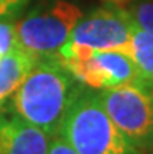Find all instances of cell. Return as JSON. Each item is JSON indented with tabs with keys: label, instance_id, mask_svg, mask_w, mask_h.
Wrapping results in <instances>:
<instances>
[{
	"label": "cell",
	"instance_id": "8fae6325",
	"mask_svg": "<svg viewBox=\"0 0 153 154\" xmlns=\"http://www.w3.org/2000/svg\"><path fill=\"white\" fill-rule=\"evenodd\" d=\"M17 47L19 44L16 38V23L13 20H0V56Z\"/></svg>",
	"mask_w": 153,
	"mask_h": 154
},
{
	"label": "cell",
	"instance_id": "3957f363",
	"mask_svg": "<svg viewBox=\"0 0 153 154\" xmlns=\"http://www.w3.org/2000/svg\"><path fill=\"white\" fill-rule=\"evenodd\" d=\"M134 19L128 10L108 3L83 14L74 26L67 42L58 51L61 59H75L92 51H122L127 55Z\"/></svg>",
	"mask_w": 153,
	"mask_h": 154
},
{
	"label": "cell",
	"instance_id": "30bf717a",
	"mask_svg": "<svg viewBox=\"0 0 153 154\" xmlns=\"http://www.w3.org/2000/svg\"><path fill=\"white\" fill-rule=\"evenodd\" d=\"M128 11L141 28L153 34V2H144L139 5H134Z\"/></svg>",
	"mask_w": 153,
	"mask_h": 154
},
{
	"label": "cell",
	"instance_id": "ba28073f",
	"mask_svg": "<svg viewBox=\"0 0 153 154\" xmlns=\"http://www.w3.org/2000/svg\"><path fill=\"white\" fill-rule=\"evenodd\" d=\"M36 59V55H31L21 47L0 56V111L5 107L6 101H10L16 89L34 66Z\"/></svg>",
	"mask_w": 153,
	"mask_h": 154
},
{
	"label": "cell",
	"instance_id": "7a4b0ae2",
	"mask_svg": "<svg viewBox=\"0 0 153 154\" xmlns=\"http://www.w3.org/2000/svg\"><path fill=\"white\" fill-rule=\"evenodd\" d=\"M56 135L78 154H144L106 114L98 90L84 86L70 103Z\"/></svg>",
	"mask_w": 153,
	"mask_h": 154
},
{
	"label": "cell",
	"instance_id": "9a60e30c",
	"mask_svg": "<svg viewBox=\"0 0 153 154\" xmlns=\"http://www.w3.org/2000/svg\"><path fill=\"white\" fill-rule=\"evenodd\" d=\"M110 2H120V0H110Z\"/></svg>",
	"mask_w": 153,
	"mask_h": 154
},
{
	"label": "cell",
	"instance_id": "277c9868",
	"mask_svg": "<svg viewBox=\"0 0 153 154\" xmlns=\"http://www.w3.org/2000/svg\"><path fill=\"white\" fill-rule=\"evenodd\" d=\"M83 11L67 0L41 3L16 23L19 47L36 56L58 55Z\"/></svg>",
	"mask_w": 153,
	"mask_h": 154
},
{
	"label": "cell",
	"instance_id": "9c48e42d",
	"mask_svg": "<svg viewBox=\"0 0 153 154\" xmlns=\"http://www.w3.org/2000/svg\"><path fill=\"white\" fill-rule=\"evenodd\" d=\"M127 55L136 66L141 79L153 83V34L145 31L134 20L131 30V42Z\"/></svg>",
	"mask_w": 153,
	"mask_h": 154
},
{
	"label": "cell",
	"instance_id": "4fadbf2b",
	"mask_svg": "<svg viewBox=\"0 0 153 154\" xmlns=\"http://www.w3.org/2000/svg\"><path fill=\"white\" fill-rule=\"evenodd\" d=\"M47 154H78V152L70 143H67L62 137L55 135V137H52V140H50V146H49V152Z\"/></svg>",
	"mask_w": 153,
	"mask_h": 154
},
{
	"label": "cell",
	"instance_id": "8992f818",
	"mask_svg": "<svg viewBox=\"0 0 153 154\" xmlns=\"http://www.w3.org/2000/svg\"><path fill=\"white\" fill-rule=\"evenodd\" d=\"M61 61L80 84L95 90L110 89L141 79L131 58L122 51H92L91 55L83 58Z\"/></svg>",
	"mask_w": 153,
	"mask_h": 154
},
{
	"label": "cell",
	"instance_id": "7c38bea8",
	"mask_svg": "<svg viewBox=\"0 0 153 154\" xmlns=\"http://www.w3.org/2000/svg\"><path fill=\"white\" fill-rule=\"evenodd\" d=\"M30 0H0V20H13Z\"/></svg>",
	"mask_w": 153,
	"mask_h": 154
},
{
	"label": "cell",
	"instance_id": "52a82bcc",
	"mask_svg": "<svg viewBox=\"0 0 153 154\" xmlns=\"http://www.w3.org/2000/svg\"><path fill=\"white\" fill-rule=\"evenodd\" d=\"M52 135L22 117L0 111V154H47Z\"/></svg>",
	"mask_w": 153,
	"mask_h": 154
},
{
	"label": "cell",
	"instance_id": "5b68a950",
	"mask_svg": "<svg viewBox=\"0 0 153 154\" xmlns=\"http://www.w3.org/2000/svg\"><path fill=\"white\" fill-rule=\"evenodd\" d=\"M106 114L141 152L153 151V97L145 81L98 90Z\"/></svg>",
	"mask_w": 153,
	"mask_h": 154
},
{
	"label": "cell",
	"instance_id": "5bb4252c",
	"mask_svg": "<svg viewBox=\"0 0 153 154\" xmlns=\"http://www.w3.org/2000/svg\"><path fill=\"white\" fill-rule=\"evenodd\" d=\"M148 84V89H150V92H151V97H153V83H147Z\"/></svg>",
	"mask_w": 153,
	"mask_h": 154
},
{
	"label": "cell",
	"instance_id": "6da1fadb",
	"mask_svg": "<svg viewBox=\"0 0 153 154\" xmlns=\"http://www.w3.org/2000/svg\"><path fill=\"white\" fill-rule=\"evenodd\" d=\"M81 87L58 55L38 56L10 98L8 109L55 137Z\"/></svg>",
	"mask_w": 153,
	"mask_h": 154
}]
</instances>
